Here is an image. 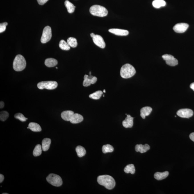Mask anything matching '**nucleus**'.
<instances>
[{
  "mask_svg": "<svg viewBox=\"0 0 194 194\" xmlns=\"http://www.w3.org/2000/svg\"><path fill=\"white\" fill-rule=\"evenodd\" d=\"M97 181L100 185L109 190L113 189L115 185V179L111 176L107 175L99 176L97 177Z\"/></svg>",
  "mask_w": 194,
  "mask_h": 194,
  "instance_id": "1",
  "label": "nucleus"
},
{
  "mask_svg": "<svg viewBox=\"0 0 194 194\" xmlns=\"http://www.w3.org/2000/svg\"><path fill=\"white\" fill-rule=\"evenodd\" d=\"M136 73L135 69L132 66L129 64H126L121 67L120 75L122 78L127 79L133 77Z\"/></svg>",
  "mask_w": 194,
  "mask_h": 194,
  "instance_id": "2",
  "label": "nucleus"
},
{
  "mask_svg": "<svg viewBox=\"0 0 194 194\" xmlns=\"http://www.w3.org/2000/svg\"><path fill=\"white\" fill-rule=\"evenodd\" d=\"M26 62L24 57L21 55H18L13 62V68L16 71H21L26 68Z\"/></svg>",
  "mask_w": 194,
  "mask_h": 194,
  "instance_id": "3",
  "label": "nucleus"
},
{
  "mask_svg": "<svg viewBox=\"0 0 194 194\" xmlns=\"http://www.w3.org/2000/svg\"><path fill=\"white\" fill-rule=\"evenodd\" d=\"M90 12L93 16L104 17L108 14L107 9L104 7L98 5H95L91 7Z\"/></svg>",
  "mask_w": 194,
  "mask_h": 194,
  "instance_id": "4",
  "label": "nucleus"
},
{
  "mask_svg": "<svg viewBox=\"0 0 194 194\" xmlns=\"http://www.w3.org/2000/svg\"><path fill=\"white\" fill-rule=\"evenodd\" d=\"M46 181L52 185L56 187L61 186L63 181L61 177L56 174H50L46 177Z\"/></svg>",
  "mask_w": 194,
  "mask_h": 194,
  "instance_id": "5",
  "label": "nucleus"
},
{
  "mask_svg": "<svg viewBox=\"0 0 194 194\" xmlns=\"http://www.w3.org/2000/svg\"><path fill=\"white\" fill-rule=\"evenodd\" d=\"M38 89L42 90L46 89L51 90L56 89L58 86L57 82L55 81H46L39 82L37 85Z\"/></svg>",
  "mask_w": 194,
  "mask_h": 194,
  "instance_id": "6",
  "label": "nucleus"
},
{
  "mask_svg": "<svg viewBox=\"0 0 194 194\" xmlns=\"http://www.w3.org/2000/svg\"><path fill=\"white\" fill-rule=\"evenodd\" d=\"M52 34L51 28L49 26H46L44 28L41 42L42 43L45 44L49 42L52 38Z\"/></svg>",
  "mask_w": 194,
  "mask_h": 194,
  "instance_id": "7",
  "label": "nucleus"
},
{
  "mask_svg": "<svg viewBox=\"0 0 194 194\" xmlns=\"http://www.w3.org/2000/svg\"><path fill=\"white\" fill-rule=\"evenodd\" d=\"M162 58L166 62V64L171 66H175L178 64V60L171 55H163Z\"/></svg>",
  "mask_w": 194,
  "mask_h": 194,
  "instance_id": "8",
  "label": "nucleus"
},
{
  "mask_svg": "<svg viewBox=\"0 0 194 194\" xmlns=\"http://www.w3.org/2000/svg\"><path fill=\"white\" fill-rule=\"evenodd\" d=\"M177 115L180 117L189 118L193 115V112L189 109H182L177 111Z\"/></svg>",
  "mask_w": 194,
  "mask_h": 194,
  "instance_id": "9",
  "label": "nucleus"
},
{
  "mask_svg": "<svg viewBox=\"0 0 194 194\" xmlns=\"http://www.w3.org/2000/svg\"><path fill=\"white\" fill-rule=\"evenodd\" d=\"M189 27V24L186 23H177L173 27V29L176 32L182 33L185 32Z\"/></svg>",
  "mask_w": 194,
  "mask_h": 194,
  "instance_id": "10",
  "label": "nucleus"
},
{
  "mask_svg": "<svg viewBox=\"0 0 194 194\" xmlns=\"http://www.w3.org/2000/svg\"><path fill=\"white\" fill-rule=\"evenodd\" d=\"M93 42L96 45L102 49H104L106 46L105 42L101 36L95 35L93 38Z\"/></svg>",
  "mask_w": 194,
  "mask_h": 194,
  "instance_id": "11",
  "label": "nucleus"
},
{
  "mask_svg": "<svg viewBox=\"0 0 194 194\" xmlns=\"http://www.w3.org/2000/svg\"><path fill=\"white\" fill-rule=\"evenodd\" d=\"M109 31L111 33L118 36H127L128 35L129 32L126 30L118 28H111L109 30Z\"/></svg>",
  "mask_w": 194,
  "mask_h": 194,
  "instance_id": "12",
  "label": "nucleus"
},
{
  "mask_svg": "<svg viewBox=\"0 0 194 194\" xmlns=\"http://www.w3.org/2000/svg\"><path fill=\"white\" fill-rule=\"evenodd\" d=\"M133 119L130 115H127L126 119L122 122L124 127L126 128H130L132 127L133 124Z\"/></svg>",
  "mask_w": 194,
  "mask_h": 194,
  "instance_id": "13",
  "label": "nucleus"
},
{
  "mask_svg": "<svg viewBox=\"0 0 194 194\" xmlns=\"http://www.w3.org/2000/svg\"><path fill=\"white\" fill-rule=\"evenodd\" d=\"M88 75H85L84 77V81L83 85L84 86L88 87L90 86L91 84H93L97 81V78L96 77H93L92 79L88 78Z\"/></svg>",
  "mask_w": 194,
  "mask_h": 194,
  "instance_id": "14",
  "label": "nucleus"
},
{
  "mask_svg": "<svg viewBox=\"0 0 194 194\" xmlns=\"http://www.w3.org/2000/svg\"><path fill=\"white\" fill-rule=\"evenodd\" d=\"M135 149L136 152L144 153L149 150L150 149V146L147 144H146L144 145L137 144L136 146Z\"/></svg>",
  "mask_w": 194,
  "mask_h": 194,
  "instance_id": "15",
  "label": "nucleus"
},
{
  "mask_svg": "<svg viewBox=\"0 0 194 194\" xmlns=\"http://www.w3.org/2000/svg\"><path fill=\"white\" fill-rule=\"evenodd\" d=\"M83 118L82 115L77 113H74L72 116L70 122L72 124H77L83 121Z\"/></svg>",
  "mask_w": 194,
  "mask_h": 194,
  "instance_id": "16",
  "label": "nucleus"
},
{
  "mask_svg": "<svg viewBox=\"0 0 194 194\" xmlns=\"http://www.w3.org/2000/svg\"><path fill=\"white\" fill-rule=\"evenodd\" d=\"M152 108L150 107H146L142 108L140 111V115L143 119L145 118L146 117L148 116L150 114L152 111Z\"/></svg>",
  "mask_w": 194,
  "mask_h": 194,
  "instance_id": "17",
  "label": "nucleus"
},
{
  "mask_svg": "<svg viewBox=\"0 0 194 194\" xmlns=\"http://www.w3.org/2000/svg\"><path fill=\"white\" fill-rule=\"evenodd\" d=\"M74 114L73 111H67L62 112L61 116L62 119L66 121H70L72 116Z\"/></svg>",
  "mask_w": 194,
  "mask_h": 194,
  "instance_id": "18",
  "label": "nucleus"
},
{
  "mask_svg": "<svg viewBox=\"0 0 194 194\" xmlns=\"http://www.w3.org/2000/svg\"><path fill=\"white\" fill-rule=\"evenodd\" d=\"M51 143V140L49 138H45L42 140V151H46L48 150L50 148Z\"/></svg>",
  "mask_w": 194,
  "mask_h": 194,
  "instance_id": "19",
  "label": "nucleus"
},
{
  "mask_svg": "<svg viewBox=\"0 0 194 194\" xmlns=\"http://www.w3.org/2000/svg\"><path fill=\"white\" fill-rule=\"evenodd\" d=\"M169 174L168 171H166L163 173L156 172L154 174L155 178L158 181H160L166 179Z\"/></svg>",
  "mask_w": 194,
  "mask_h": 194,
  "instance_id": "20",
  "label": "nucleus"
},
{
  "mask_svg": "<svg viewBox=\"0 0 194 194\" xmlns=\"http://www.w3.org/2000/svg\"><path fill=\"white\" fill-rule=\"evenodd\" d=\"M28 126L32 131L34 132H39L42 131V129L40 126L38 124L31 122L29 124Z\"/></svg>",
  "mask_w": 194,
  "mask_h": 194,
  "instance_id": "21",
  "label": "nucleus"
},
{
  "mask_svg": "<svg viewBox=\"0 0 194 194\" xmlns=\"http://www.w3.org/2000/svg\"><path fill=\"white\" fill-rule=\"evenodd\" d=\"M58 64L57 60L54 58L46 59L45 61V64L48 67H55Z\"/></svg>",
  "mask_w": 194,
  "mask_h": 194,
  "instance_id": "22",
  "label": "nucleus"
},
{
  "mask_svg": "<svg viewBox=\"0 0 194 194\" xmlns=\"http://www.w3.org/2000/svg\"><path fill=\"white\" fill-rule=\"evenodd\" d=\"M64 5L66 7L67 11L69 13H73L75 11V7L68 0H66L64 2Z\"/></svg>",
  "mask_w": 194,
  "mask_h": 194,
  "instance_id": "23",
  "label": "nucleus"
},
{
  "mask_svg": "<svg viewBox=\"0 0 194 194\" xmlns=\"http://www.w3.org/2000/svg\"><path fill=\"white\" fill-rule=\"evenodd\" d=\"M75 151H76L77 155L79 158H82L86 155V150L83 147L81 146H77L75 148Z\"/></svg>",
  "mask_w": 194,
  "mask_h": 194,
  "instance_id": "24",
  "label": "nucleus"
},
{
  "mask_svg": "<svg viewBox=\"0 0 194 194\" xmlns=\"http://www.w3.org/2000/svg\"><path fill=\"white\" fill-rule=\"evenodd\" d=\"M166 2L164 0H154L152 2L153 6L156 9H159L166 5Z\"/></svg>",
  "mask_w": 194,
  "mask_h": 194,
  "instance_id": "25",
  "label": "nucleus"
},
{
  "mask_svg": "<svg viewBox=\"0 0 194 194\" xmlns=\"http://www.w3.org/2000/svg\"><path fill=\"white\" fill-rule=\"evenodd\" d=\"M42 146H41L40 144H37L34 148L33 152V154L35 157L39 156L42 154Z\"/></svg>",
  "mask_w": 194,
  "mask_h": 194,
  "instance_id": "26",
  "label": "nucleus"
},
{
  "mask_svg": "<svg viewBox=\"0 0 194 194\" xmlns=\"http://www.w3.org/2000/svg\"><path fill=\"white\" fill-rule=\"evenodd\" d=\"M124 171L126 173H131L132 174H134L135 172V168L134 165L132 164L128 165L124 169Z\"/></svg>",
  "mask_w": 194,
  "mask_h": 194,
  "instance_id": "27",
  "label": "nucleus"
},
{
  "mask_svg": "<svg viewBox=\"0 0 194 194\" xmlns=\"http://www.w3.org/2000/svg\"><path fill=\"white\" fill-rule=\"evenodd\" d=\"M103 94V92L101 91H97L95 93L91 94L89 95V97L94 100L99 99Z\"/></svg>",
  "mask_w": 194,
  "mask_h": 194,
  "instance_id": "28",
  "label": "nucleus"
},
{
  "mask_svg": "<svg viewBox=\"0 0 194 194\" xmlns=\"http://www.w3.org/2000/svg\"><path fill=\"white\" fill-rule=\"evenodd\" d=\"M59 45L60 49L63 50H68L70 49V45L67 42L63 40H62L60 41Z\"/></svg>",
  "mask_w": 194,
  "mask_h": 194,
  "instance_id": "29",
  "label": "nucleus"
},
{
  "mask_svg": "<svg viewBox=\"0 0 194 194\" xmlns=\"http://www.w3.org/2000/svg\"><path fill=\"white\" fill-rule=\"evenodd\" d=\"M67 42L71 47L75 48L77 46V42L76 38H75L70 37L67 39Z\"/></svg>",
  "mask_w": 194,
  "mask_h": 194,
  "instance_id": "30",
  "label": "nucleus"
},
{
  "mask_svg": "<svg viewBox=\"0 0 194 194\" xmlns=\"http://www.w3.org/2000/svg\"><path fill=\"white\" fill-rule=\"evenodd\" d=\"M114 150L113 147L109 144L103 145L102 147L103 152L104 154L108 152H112L114 151Z\"/></svg>",
  "mask_w": 194,
  "mask_h": 194,
  "instance_id": "31",
  "label": "nucleus"
},
{
  "mask_svg": "<svg viewBox=\"0 0 194 194\" xmlns=\"http://www.w3.org/2000/svg\"><path fill=\"white\" fill-rule=\"evenodd\" d=\"M9 113L6 111H2L0 113V119L3 122L6 121L9 118Z\"/></svg>",
  "mask_w": 194,
  "mask_h": 194,
  "instance_id": "32",
  "label": "nucleus"
},
{
  "mask_svg": "<svg viewBox=\"0 0 194 194\" xmlns=\"http://www.w3.org/2000/svg\"><path fill=\"white\" fill-rule=\"evenodd\" d=\"M14 117L16 119H19L22 122H25L27 119H28V118L25 117L24 115L21 113L15 114Z\"/></svg>",
  "mask_w": 194,
  "mask_h": 194,
  "instance_id": "33",
  "label": "nucleus"
},
{
  "mask_svg": "<svg viewBox=\"0 0 194 194\" xmlns=\"http://www.w3.org/2000/svg\"><path fill=\"white\" fill-rule=\"evenodd\" d=\"M8 25V23L5 22L0 24V33H2L6 30V26Z\"/></svg>",
  "mask_w": 194,
  "mask_h": 194,
  "instance_id": "34",
  "label": "nucleus"
},
{
  "mask_svg": "<svg viewBox=\"0 0 194 194\" xmlns=\"http://www.w3.org/2000/svg\"><path fill=\"white\" fill-rule=\"evenodd\" d=\"M49 0H37L38 3L40 5H44L46 3V2H47Z\"/></svg>",
  "mask_w": 194,
  "mask_h": 194,
  "instance_id": "35",
  "label": "nucleus"
},
{
  "mask_svg": "<svg viewBox=\"0 0 194 194\" xmlns=\"http://www.w3.org/2000/svg\"><path fill=\"white\" fill-rule=\"evenodd\" d=\"M189 138L192 141L194 142V132L191 133L189 135Z\"/></svg>",
  "mask_w": 194,
  "mask_h": 194,
  "instance_id": "36",
  "label": "nucleus"
},
{
  "mask_svg": "<svg viewBox=\"0 0 194 194\" xmlns=\"http://www.w3.org/2000/svg\"><path fill=\"white\" fill-rule=\"evenodd\" d=\"M5 177L2 174H0V183H2Z\"/></svg>",
  "mask_w": 194,
  "mask_h": 194,
  "instance_id": "37",
  "label": "nucleus"
},
{
  "mask_svg": "<svg viewBox=\"0 0 194 194\" xmlns=\"http://www.w3.org/2000/svg\"><path fill=\"white\" fill-rule=\"evenodd\" d=\"M4 106H5V103L3 101H1L0 102V108H3Z\"/></svg>",
  "mask_w": 194,
  "mask_h": 194,
  "instance_id": "38",
  "label": "nucleus"
},
{
  "mask_svg": "<svg viewBox=\"0 0 194 194\" xmlns=\"http://www.w3.org/2000/svg\"><path fill=\"white\" fill-rule=\"evenodd\" d=\"M190 87L194 91V82L191 84L190 85Z\"/></svg>",
  "mask_w": 194,
  "mask_h": 194,
  "instance_id": "39",
  "label": "nucleus"
},
{
  "mask_svg": "<svg viewBox=\"0 0 194 194\" xmlns=\"http://www.w3.org/2000/svg\"><path fill=\"white\" fill-rule=\"evenodd\" d=\"M95 35L94 33H92L90 34L91 37L92 38H93Z\"/></svg>",
  "mask_w": 194,
  "mask_h": 194,
  "instance_id": "40",
  "label": "nucleus"
},
{
  "mask_svg": "<svg viewBox=\"0 0 194 194\" xmlns=\"http://www.w3.org/2000/svg\"><path fill=\"white\" fill-rule=\"evenodd\" d=\"M103 93H106V91L105 90H104V91H103Z\"/></svg>",
  "mask_w": 194,
  "mask_h": 194,
  "instance_id": "41",
  "label": "nucleus"
},
{
  "mask_svg": "<svg viewBox=\"0 0 194 194\" xmlns=\"http://www.w3.org/2000/svg\"><path fill=\"white\" fill-rule=\"evenodd\" d=\"M89 75H91V72H90V73H89Z\"/></svg>",
  "mask_w": 194,
  "mask_h": 194,
  "instance_id": "42",
  "label": "nucleus"
},
{
  "mask_svg": "<svg viewBox=\"0 0 194 194\" xmlns=\"http://www.w3.org/2000/svg\"><path fill=\"white\" fill-rule=\"evenodd\" d=\"M9 194V193H2V194Z\"/></svg>",
  "mask_w": 194,
  "mask_h": 194,
  "instance_id": "43",
  "label": "nucleus"
},
{
  "mask_svg": "<svg viewBox=\"0 0 194 194\" xmlns=\"http://www.w3.org/2000/svg\"><path fill=\"white\" fill-rule=\"evenodd\" d=\"M56 69H58V67H56Z\"/></svg>",
  "mask_w": 194,
  "mask_h": 194,
  "instance_id": "44",
  "label": "nucleus"
}]
</instances>
